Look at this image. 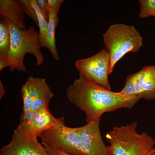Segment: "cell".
Wrapping results in <instances>:
<instances>
[{"label":"cell","instance_id":"cb8c5ba5","mask_svg":"<svg viewBox=\"0 0 155 155\" xmlns=\"http://www.w3.org/2000/svg\"><path fill=\"white\" fill-rule=\"evenodd\" d=\"M5 90L4 86L1 81H0V99L2 97L4 94Z\"/></svg>","mask_w":155,"mask_h":155},{"label":"cell","instance_id":"5b68a950","mask_svg":"<svg viewBox=\"0 0 155 155\" xmlns=\"http://www.w3.org/2000/svg\"><path fill=\"white\" fill-rule=\"evenodd\" d=\"M112 155H150L155 149V140L147 133L132 128L120 129L108 139Z\"/></svg>","mask_w":155,"mask_h":155},{"label":"cell","instance_id":"7a4b0ae2","mask_svg":"<svg viewBox=\"0 0 155 155\" xmlns=\"http://www.w3.org/2000/svg\"><path fill=\"white\" fill-rule=\"evenodd\" d=\"M1 18L6 23L10 35L11 44L7 57L9 70L26 71L24 57L27 53L34 56L37 66L42 65L44 56L41 51L38 34L33 25L32 24L28 30H24L8 19Z\"/></svg>","mask_w":155,"mask_h":155},{"label":"cell","instance_id":"2e32d148","mask_svg":"<svg viewBox=\"0 0 155 155\" xmlns=\"http://www.w3.org/2000/svg\"><path fill=\"white\" fill-rule=\"evenodd\" d=\"M32 5L36 13L38 19L39 32V37L44 39L46 37L49 22L41 12L36 0H30Z\"/></svg>","mask_w":155,"mask_h":155},{"label":"cell","instance_id":"44dd1931","mask_svg":"<svg viewBox=\"0 0 155 155\" xmlns=\"http://www.w3.org/2000/svg\"><path fill=\"white\" fill-rule=\"evenodd\" d=\"M43 146L46 150L51 155H70L55 148L45 145Z\"/></svg>","mask_w":155,"mask_h":155},{"label":"cell","instance_id":"7c38bea8","mask_svg":"<svg viewBox=\"0 0 155 155\" xmlns=\"http://www.w3.org/2000/svg\"><path fill=\"white\" fill-rule=\"evenodd\" d=\"M48 7L49 19L46 36L44 39L39 37V41L41 47L47 48L54 59L58 61L59 57L56 48L55 39V29L59 23L58 12L49 6Z\"/></svg>","mask_w":155,"mask_h":155},{"label":"cell","instance_id":"7402d4cb","mask_svg":"<svg viewBox=\"0 0 155 155\" xmlns=\"http://www.w3.org/2000/svg\"><path fill=\"white\" fill-rule=\"evenodd\" d=\"M64 1L63 0H48V6L58 12Z\"/></svg>","mask_w":155,"mask_h":155},{"label":"cell","instance_id":"277c9868","mask_svg":"<svg viewBox=\"0 0 155 155\" xmlns=\"http://www.w3.org/2000/svg\"><path fill=\"white\" fill-rule=\"evenodd\" d=\"M62 116L54 126L38 135L42 144L61 150L70 155H104L85 143L73 128L66 126Z\"/></svg>","mask_w":155,"mask_h":155},{"label":"cell","instance_id":"8992f818","mask_svg":"<svg viewBox=\"0 0 155 155\" xmlns=\"http://www.w3.org/2000/svg\"><path fill=\"white\" fill-rule=\"evenodd\" d=\"M110 55L105 49L89 58L78 60L75 67L84 76L94 83L111 90L108 80Z\"/></svg>","mask_w":155,"mask_h":155},{"label":"cell","instance_id":"8fae6325","mask_svg":"<svg viewBox=\"0 0 155 155\" xmlns=\"http://www.w3.org/2000/svg\"><path fill=\"white\" fill-rule=\"evenodd\" d=\"M25 13L17 0H0L1 16L8 19L24 30H26L24 20Z\"/></svg>","mask_w":155,"mask_h":155},{"label":"cell","instance_id":"4fadbf2b","mask_svg":"<svg viewBox=\"0 0 155 155\" xmlns=\"http://www.w3.org/2000/svg\"><path fill=\"white\" fill-rule=\"evenodd\" d=\"M139 71L140 86L148 94L150 100L155 98V65L144 66Z\"/></svg>","mask_w":155,"mask_h":155},{"label":"cell","instance_id":"ffe728a7","mask_svg":"<svg viewBox=\"0 0 155 155\" xmlns=\"http://www.w3.org/2000/svg\"><path fill=\"white\" fill-rule=\"evenodd\" d=\"M40 9L48 22L49 19V11L48 0H36Z\"/></svg>","mask_w":155,"mask_h":155},{"label":"cell","instance_id":"d6986e66","mask_svg":"<svg viewBox=\"0 0 155 155\" xmlns=\"http://www.w3.org/2000/svg\"><path fill=\"white\" fill-rule=\"evenodd\" d=\"M21 92L23 103V111L25 112L31 110V105L30 97L28 88L25 83L22 86Z\"/></svg>","mask_w":155,"mask_h":155},{"label":"cell","instance_id":"3957f363","mask_svg":"<svg viewBox=\"0 0 155 155\" xmlns=\"http://www.w3.org/2000/svg\"><path fill=\"white\" fill-rule=\"evenodd\" d=\"M103 36L105 48L110 55L109 74L116 63L125 54L137 51L143 45L142 36L132 26L113 24Z\"/></svg>","mask_w":155,"mask_h":155},{"label":"cell","instance_id":"ba28073f","mask_svg":"<svg viewBox=\"0 0 155 155\" xmlns=\"http://www.w3.org/2000/svg\"><path fill=\"white\" fill-rule=\"evenodd\" d=\"M25 83L30 97L32 111L49 106L53 94L45 79L31 76L28 79Z\"/></svg>","mask_w":155,"mask_h":155},{"label":"cell","instance_id":"ac0fdd59","mask_svg":"<svg viewBox=\"0 0 155 155\" xmlns=\"http://www.w3.org/2000/svg\"><path fill=\"white\" fill-rule=\"evenodd\" d=\"M17 1L25 13L34 20L37 26L39 27L37 14L32 5L30 0H19Z\"/></svg>","mask_w":155,"mask_h":155},{"label":"cell","instance_id":"9c48e42d","mask_svg":"<svg viewBox=\"0 0 155 155\" xmlns=\"http://www.w3.org/2000/svg\"><path fill=\"white\" fill-rule=\"evenodd\" d=\"M100 118L92 120L84 126L73 129L89 146L104 155H112L101 135L99 126Z\"/></svg>","mask_w":155,"mask_h":155},{"label":"cell","instance_id":"30bf717a","mask_svg":"<svg viewBox=\"0 0 155 155\" xmlns=\"http://www.w3.org/2000/svg\"><path fill=\"white\" fill-rule=\"evenodd\" d=\"M58 118L51 113L49 106L41 107L32 111V123L29 134L38 136L42 132L55 125Z\"/></svg>","mask_w":155,"mask_h":155},{"label":"cell","instance_id":"484cf974","mask_svg":"<svg viewBox=\"0 0 155 155\" xmlns=\"http://www.w3.org/2000/svg\"><path fill=\"white\" fill-rule=\"evenodd\" d=\"M152 16H154V17H155V11L153 15Z\"/></svg>","mask_w":155,"mask_h":155},{"label":"cell","instance_id":"9a60e30c","mask_svg":"<svg viewBox=\"0 0 155 155\" xmlns=\"http://www.w3.org/2000/svg\"><path fill=\"white\" fill-rule=\"evenodd\" d=\"M0 22V58H7L11 44L10 35L6 23L1 18Z\"/></svg>","mask_w":155,"mask_h":155},{"label":"cell","instance_id":"5bb4252c","mask_svg":"<svg viewBox=\"0 0 155 155\" xmlns=\"http://www.w3.org/2000/svg\"><path fill=\"white\" fill-rule=\"evenodd\" d=\"M139 71L128 76L124 87L121 92L127 95H137L142 98L150 100V97L140 86L139 81Z\"/></svg>","mask_w":155,"mask_h":155},{"label":"cell","instance_id":"603a6c76","mask_svg":"<svg viewBox=\"0 0 155 155\" xmlns=\"http://www.w3.org/2000/svg\"><path fill=\"white\" fill-rule=\"evenodd\" d=\"M9 64L7 58H0V71L6 67H9Z\"/></svg>","mask_w":155,"mask_h":155},{"label":"cell","instance_id":"6da1fadb","mask_svg":"<svg viewBox=\"0 0 155 155\" xmlns=\"http://www.w3.org/2000/svg\"><path fill=\"white\" fill-rule=\"evenodd\" d=\"M69 102L82 110L87 123L101 117L104 113L122 108L131 109L142 98L108 90L79 72V77L68 87Z\"/></svg>","mask_w":155,"mask_h":155},{"label":"cell","instance_id":"52a82bcc","mask_svg":"<svg viewBox=\"0 0 155 155\" xmlns=\"http://www.w3.org/2000/svg\"><path fill=\"white\" fill-rule=\"evenodd\" d=\"M37 137L18 125L10 143L1 148L0 155H51L38 142Z\"/></svg>","mask_w":155,"mask_h":155},{"label":"cell","instance_id":"e0dca14e","mask_svg":"<svg viewBox=\"0 0 155 155\" xmlns=\"http://www.w3.org/2000/svg\"><path fill=\"white\" fill-rule=\"evenodd\" d=\"M140 6L139 17L142 18L153 16L155 11V0H139Z\"/></svg>","mask_w":155,"mask_h":155},{"label":"cell","instance_id":"d4e9b609","mask_svg":"<svg viewBox=\"0 0 155 155\" xmlns=\"http://www.w3.org/2000/svg\"><path fill=\"white\" fill-rule=\"evenodd\" d=\"M150 155H155V149Z\"/></svg>","mask_w":155,"mask_h":155}]
</instances>
